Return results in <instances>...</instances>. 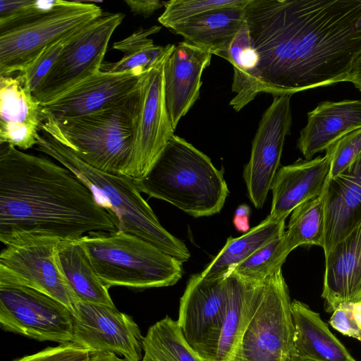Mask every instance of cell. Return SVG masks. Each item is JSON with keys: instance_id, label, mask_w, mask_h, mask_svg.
Masks as SVG:
<instances>
[{"instance_id": "1", "label": "cell", "mask_w": 361, "mask_h": 361, "mask_svg": "<svg viewBox=\"0 0 361 361\" xmlns=\"http://www.w3.org/2000/svg\"><path fill=\"white\" fill-rule=\"evenodd\" d=\"M245 9L257 96L348 82L361 56V0H250Z\"/></svg>"}, {"instance_id": "2", "label": "cell", "mask_w": 361, "mask_h": 361, "mask_svg": "<svg viewBox=\"0 0 361 361\" xmlns=\"http://www.w3.org/2000/svg\"><path fill=\"white\" fill-rule=\"evenodd\" d=\"M0 146V240L6 246L118 230L116 216L71 170L11 145Z\"/></svg>"}, {"instance_id": "3", "label": "cell", "mask_w": 361, "mask_h": 361, "mask_svg": "<svg viewBox=\"0 0 361 361\" xmlns=\"http://www.w3.org/2000/svg\"><path fill=\"white\" fill-rule=\"evenodd\" d=\"M36 149L71 170L119 222L118 231L136 235L181 262L190 253L185 243L165 229L141 195L135 179L93 168L50 135L40 130Z\"/></svg>"}, {"instance_id": "4", "label": "cell", "mask_w": 361, "mask_h": 361, "mask_svg": "<svg viewBox=\"0 0 361 361\" xmlns=\"http://www.w3.org/2000/svg\"><path fill=\"white\" fill-rule=\"evenodd\" d=\"M135 183L140 192L196 218L220 212L229 193L223 169L175 135L147 174Z\"/></svg>"}, {"instance_id": "5", "label": "cell", "mask_w": 361, "mask_h": 361, "mask_svg": "<svg viewBox=\"0 0 361 361\" xmlns=\"http://www.w3.org/2000/svg\"><path fill=\"white\" fill-rule=\"evenodd\" d=\"M139 100L138 82L128 95L99 111L69 119L47 118L40 130L93 168L126 176Z\"/></svg>"}, {"instance_id": "6", "label": "cell", "mask_w": 361, "mask_h": 361, "mask_svg": "<svg viewBox=\"0 0 361 361\" xmlns=\"http://www.w3.org/2000/svg\"><path fill=\"white\" fill-rule=\"evenodd\" d=\"M78 240L108 288L167 287L176 284L183 274V262L128 233L94 231Z\"/></svg>"}, {"instance_id": "7", "label": "cell", "mask_w": 361, "mask_h": 361, "mask_svg": "<svg viewBox=\"0 0 361 361\" xmlns=\"http://www.w3.org/2000/svg\"><path fill=\"white\" fill-rule=\"evenodd\" d=\"M291 302L278 269L265 280L258 306L231 360L297 361Z\"/></svg>"}, {"instance_id": "8", "label": "cell", "mask_w": 361, "mask_h": 361, "mask_svg": "<svg viewBox=\"0 0 361 361\" xmlns=\"http://www.w3.org/2000/svg\"><path fill=\"white\" fill-rule=\"evenodd\" d=\"M102 13V8L95 4L67 1L25 25L0 32V75L23 71L49 45Z\"/></svg>"}, {"instance_id": "9", "label": "cell", "mask_w": 361, "mask_h": 361, "mask_svg": "<svg viewBox=\"0 0 361 361\" xmlns=\"http://www.w3.org/2000/svg\"><path fill=\"white\" fill-rule=\"evenodd\" d=\"M125 15L103 13L76 31L34 96L48 103L101 71L110 39Z\"/></svg>"}, {"instance_id": "10", "label": "cell", "mask_w": 361, "mask_h": 361, "mask_svg": "<svg viewBox=\"0 0 361 361\" xmlns=\"http://www.w3.org/2000/svg\"><path fill=\"white\" fill-rule=\"evenodd\" d=\"M71 310L59 300L24 286L0 283V324L7 331L39 341L64 343L73 336Z\"/></svg>"}, {"instance_id": "11", "label": "cell", "mask_w": 361, "mask_h": 361, "mask_svg": "<svg viewBox=\"0 0 361 361\" xmlns=\"http://www.w3.org/2000/svg\"><path fill=\"white\" fill-rule=\"evenodd\" d=\"M59 242L37 238L6 245L0 253V283L35 289L72 311L80 300L63 272L58 255Z\"/></svg>"}, {"instance_id": "12", "label": "cell", "mask_w": 361, "mask_h": 361, "mask_svg": "<svg viewBox=\"0 0 361 361\" xmlns=\"http://www.w3.org/2000/svg\"><path fill=\"white\" fill-rule=\"evenodd\" d=\"M228 274L213 278L201 273L192 275L180 300L177 323L188 345L206 361L215 360L228 299Z\"/></svg>"}, {"instance_id": "13", "label": "cell", "mask_w": 361, "mask_h": 361, "mask_svg": "<svg viewBox=\"0 0 361 361\" xmlns=\"http://www.w3.org/2000/svg\"><path fill=\"white\" fill-rule=\"evenodd\" d=\"M165 60L140 78L139 106L133 148L126 171V176L135 180L140 179L147 174L174 135L165 103Z\"/></svg>"}, {"instance_id": "14", "label": "cell", "mask_w": 361, "mask_h": 361, "mask_svg": "<svg viewBox=\"0 0 361 361\" xmlns=\"http://www.w3.org/2000/svg\"><path fill=\"white\" fill-rule=\"evenodd\" d=\"M71 312L73 343L94 353H114L128 361H141L143 336L130 316L116 307L82 301Z\"/></svg>"}, {"instance_id": "15", "label": "cell", "mask_w": 361, "mask_h": 361, "mask_svg": "<svg viewBox=\"0 0 361 361\" xmlns=\"http://www.w3.org/2000/svg\"><path fill=\"white\" fill-rule=\"evenodd\" d=\"M291 95L274 97L262 114L252 143L251 154L243 171L247 196L262 208L280 166L285 138L292 124Z\"/></svg>"}, {"instance_id": "16", "label": "cell", "mask_w": 361, "mask_h": 361, "mask_svg": "<svg viewBox=\"0 0 361 361\" xmlns=\"http://www.w3.org/2000/svg\"><path fill=\"white\" fill-rule=\"evenodd\" d=\"M144 72L100 71L56 99L42 104L44 120H64L99 111L130 93Z\"/></svg>"}, {"instance_id": "17", "label": "cell", "mask_w": 361, "mask_h": 361, "mask_svg": "<svg viewBox=\"0 0 361 361\" xmlns=\"http://www.w3.org/2000/svg\"><path fill=\"white\" fill-rule=\"evenodd\" d=\"M212 54L185 41L175 45L164 65V97L167 112L175 130L180 118L200 97L202 75Z\"/></svg>"}, {"instance_id": "18", "label": "cell", "mask_w": 361, "mask_h": 361, "mask_svg": "<svg viewBox=\"0 0 361 361\" xmlns=\"http://www.w3.org/2000/svg\"><path fill=\"white\" fill-rule=\"evenodd\" d=\"M44 121L41 103L20 77L0 75V145L35 146Z\"/></svg>"}, {"instance_id": "19", "label": "cell", "mask_w": 361, "mask_h": 361, "mask_svg": "<svg viewBox=\"0 0 361 361\" xmlns=\"http://www.w3.org/2000/svg\"><path fill=\"white\" fill-rule=\"evenodd\" d=\"M326 255L361 224V154L344 171L329 178L323 192Z\"/></svg>"}, {"instance_id": "20", "label": "cell", "mask_w": 361, "mask_h": 361, "mask_svg": "<svg viewBox=\"0 0 361 361\" xmlns=\"http://www.w3.org/2000/svg\"><path fill=\"white\" fill-rule=\"evenodd\" d=\"M330 168L326 155L310 160L300 159L280 167L271 188L269 217L277 221L286 220L298 206L320 195L329 180Z\"/></svg>"}, {"instance_id": "21", "label": "cell", "mask_w": 361, "mask_h": 361, "mask_svg": "<svg viewBox=\"0 0 361 361\" xmlns=\"http://www.w3.org/2000/svg\"><path fill=\"white\" fill-rule=\"evenodd\" d=\"M322 297L328 312L361 300V224L325 255Z\"/></svg>"}, {"instance_id": "22", "label": "cell", "mask_w": 361, "mask_h": 361, "mask_svg": "<svg viewBox=\"0 0 361 361\" xmlns=\"http://www.w3.org/2000/svg\"><path fill=\"white\" fill-rule=\"evenodd\" d=\"M361 128V99L325 101L307 113L297 147L307 160L345 135Z\"/></svg>"}, {"instance_id": "23", "label": "cell", "mask_w": 361, "mask_h": 361, "mask_svg": "<svg viewBox=\"0 0 361 361\" xmlns=\"http://www.w3.org/2000/svg\"><path fill=\"white\" fill-rule=\"evenodd\" d=\"M245 6L212 10L174 23L169 29L185 42L226 59L232 41L245 23Z\"/></svg>"}, {"instance_id": "24", "label": "cell", "mask_w": 361, "mask_h": 361, "mask_svg": "<svg viewBox=\"0 0 361 361\" xmlns=\"http://www.w3.org/2000/svg\"><path fill=\"white\" fill-rule=\"evenodd\" d=\"M264 281H245L229 272L228 299L214 361H230L233 357L258 306Z\"/></svg>"}, {"instance_id": "25", "label": "cell", "mask_w": 361, "mask_h": 361, "mask_svg": "<svg viewBox=\"0 0 361 361\" xmlns=\"http://www.w3.org/2000/svg\"><path fill=\"white\" fill-rule=\"evenodd\" d=\"M291 310L297 361H356L319 313L296 300Z\"/></svg>"}, {"instance_id": "26", "label": "cell", "mask_w": 361, "mask_h": 361, "mask_svg": "<svg viewBox=\"0 0 361 361\" xmlns=\"http://www.w3.org/2000/svg\"><path fill=\"white\" fill-rule=\"evenodd\" d=\"M58 255L64 276L80 301L115 307L109 288L97 276L78 240L59 242Z\"/></svg>"}, {"instance_id": "27", "label": "cell", "mask_w": 361, "mask_h": 361, "mask_svg": "<svg viewBox=\"0 0 361 361\" xmlns=\"http://www.w3.org/2000/svg\"><path fill=\"white\" fill-rule=\"evenodd\" d=\"M285 231V220H274L268 215L259 225L238 238H228L225 245L201 272L205 278L228 274L236 265Z\"/></svg>"}, {"instance_id": "28", "label": "cell", "mask_w": 361, "mask_h": 361, "mask_svg": "<svg viewBox=\"0 0 361 361\" xmlns=\"http://www.w3.org/2000/svg\"><path fill=\"white\" fill-rule=\"evenodd\" d=\"M161 26L139 28L128 37L116 42L113 48L123 53L117 62L103 63L101 71L122 73L139 70L144 73L165 60L175 47L173 44L156 45L149 36L159 32Z\"/></svg>"}, {"instance_id": "29", "label": "cell", "mask_w": 361, "mask_h": 361, "mask_svg": "<svg viewBox=\"0 0 361 361\" xmlns=\"http://www.w3.org/2000/svg\"><path fill=\"white\" fill-rule=\"evenodd\" d=\"M141 361H206L186 342L177 321L166 315L143 336Z\"/></svg>"}, {"instance_id": "30", "label": "cell", "mask_w": 361, "mask_h": 361, "mask_svg": "<svg viewBox=\"0 0 361 361\" xmlns=\"http://www.w3.org/2000/svg\"><path fill=\"white\" fill-rule=\"evenodd\" d=\"M226 60L233 67L232 92L235 93L229 104L235 111H239L257 96L255 85L257 56L246 21L232 41Z\"/></svg>"}, {"instance_id": "31", "label": "cell", "mask_w": 361, "mask_h": 361, "mask_svg": "<svg viewBox=\"0 0 361 361\" xmlns=\"http://www.w3.org/2000/svg\"><path fill=\"white\" fill-rule=\"evenodd\" d=\"M287 228L281 238L286 255L300 245L323 247L325 228L323 192L295 208L290 214Z\"/></svg>"}, {"instance_id": "32", "label": "cell", "mask_w": 361, "mask_h": 361, "mask_svg": "<svg viewBox=\"0 0 361 361\" xmlns=\"http://www.w3.org/2000/svg\"><path fill=\"white\" fill-rule=\"evenodd\" d=\"M281 238L282 235L257 250L230 272L250 282L266 280L282 267L288 257L283 252Z\"/></svg>"}, {"instance_id": "33", "label": "cell", "mask_w": 361, "mask_h": 361, "mask_svg": "<svg viewBox=\"0 0 361 361\" xmlns=\"http://www.w3.org/2000/svg\"><path fill=\"white\" fill-rule=\"evenodd\" d=\"M63 0H1L0 32L25 25L63 6Z\"/></svg>"}, {"instance_id": "34", "label": "cell", "mask_w": 361, "mask_h": 361, "mask_svg": "<svg viewBox=\"0 0 361 361\" xmlns=\"http://www.w3.org/2000/svg\"><path fill=\"white\" fill-rule=\"evenodd\" d=\"M250 0H171L164 1L159 22L169 28L171 25L212 10L245 6Z\"/></svg>"}, {"instance_id": "35", "label": "cell", "mask_w": 361, "mask_h": 361, "mask_svg": "<svg viewBox=\"0 0 361 361\" xmlns=\"http://www.w3.org/2000/svg\"><path fill=\"white\" fill-rule=\"evenodd\" d=\"M325 151L331 165L329 178H333L346 170L361 154V128L345 135Z\"/></svg>"}, {"instance_id": "36", "label": "cell", "mask_w": 361, "mask_h": 361, "mask_svg": "<svg viewBox=\"0 0 361 361\" xmlns=\"http://www.w3.org/2000/svg\"><path fill=\"white\" fill-rule=\"evenodd\" d=\"M75 32L49 45L29 66L18 73V75L20 77L25 86L33 94L37 90L44 78L56 61L64 47Z\"/></svg>"}, {"instance_id": "37", "label": "cell", "mask_w": 361, "mask_h": 361, "mask_svg": "<svg viewBox=\"0 0 361 361\" xmlns=\"http://www.w3.org/2000/svg\"><path fill=\"white\" fill-rule=\"evenodd\" d=\"M94 353L73 342L60 343L14 361H90Z\"/></svg>"}, {"instance_id": "38", "label": "cell", "mask_w": 361, "mask_h": 361, "mask_svg": "<svg viewBox=\"0 0 361 361\" xmlns=\"http://www.w3.org/2000/svg\"><path fill=\"white\" fill-rule=\"evenodd\" d=\"M353 306L354 302H345L340 305L333 312L329 323L334 329L342 334L361 341V329L355 318Z\"/></svg>"}, {"instance_id": "39", "label": "cell", "mask_w": 361, "mask_h": 361, "mask_svg": "<svg viewBox=\"0 0 361 361\" xmlns=\"http://www.w3.org/2000/svg\"><path fill=\"white\" fill-rule=\"evenodd\" d=\"M125 3L134 16H141L145 18L164 7V1L159 0H126Z\"/></svg>"}, {"instance_id": "40", "label": "cell", "mask_w": 361, "mask_h": 361, "mask_svg": "<svg viewBox=\"0 0 361 361\" xmlns=\"http://www.w3.org/2000/svg\"><path fill=\"white\" fill-rule=\"evenodd\" d=\"M348 82L361 91V56L355 62V64L350 74Z\"/></svg>"}, {"instance_id": "41", "label": "cell", "mask_w": 361, "mask_h": 361, "mask_svg": "<svg viewBox=\"0 0 361 361\" xmlns=\"http://www.w3.org/2000/svg\"><path fill=\"white\" fill-rule=\"evenodd\" d=\"M90 361H128L125 358H121L114 353H94Z\"/></svg>"}, {"instance_id": "42", "label": "cell", "mask_w": 361, "mask_h": 361, "mask_svg": "<svg viewBox=\"0 0 361 361\" xmlns=\"http://www.w3.org/2000/svg\"><path fill=\"white\" fill-rule=\"evenodd\" d=\"M353 312L355 318L361 329V300L354 302Z\"/></svg>"}, {"instance_id": "43", "label": "cell", "mask_w": 361, "mask_h": 361, "mask_svg": "<svg viewBox=\"0 0 361 361\" xmlns=\"http://www.w3.org/2000/svg\"><path fill=\"white\" fill-rule=\"evenodd\" d=\"M230 361H235V360H230Z\"/></svg>"}]
</instances>
